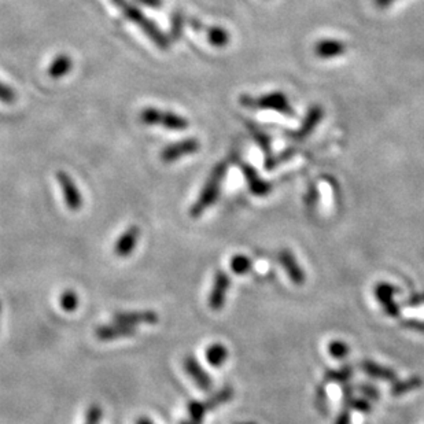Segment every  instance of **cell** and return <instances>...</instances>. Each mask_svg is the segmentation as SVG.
Listing matches in <instances>:
<instances>
[{"label": "cell", "instance_id": "18", "mask_svg": "<svg viewBox=\"0 0 424 424\" xmlns=\"http://www.w3.org/2000/svg\"><path fill=\"white\" fill-rule=\"evenodd\" d=\"M73 69V61L69 55L66 54H61L58 55L51 65L48 66V76L51 79H62L66 74H69V72Z\"/></svg>", "mask_w": 424, "mask_h": 424}, {"label": "cell", "instance_id": "26", "mask_svg": "<svg viewBox=\"0 0 424 424\" xmlns=\"http://www.w3.org/2000/svg\"><path fill=\"white\" fill-rule=\"evenodd\" d=\"M79 303H80L79 296L73 290H65L60 297V305L65 312H69V313L74 312L79 308Z\"/></svg>", "mask_w": 424, "mask_h": 424}, {"label": "cell", "instance_id": "4", "mask_svg": "<svg viewBox=\"0 0 424 424\" xmlns=\"http://www.w3.org/2000/svg\"><path fill=\"white\" fill-rule=\"evenodd\" d=\"M139 117L140 121L146 125H160L169 130H184L190 125L189 120L183 116H179L172 111H162L154 107L145 108Z\"/></svg>", "mask_w": 424, "mask_h": 424}, {"label": "cell", "instance_id": "21", "mask_svg": "<svg viewBox=\"0 0 424 424\" xmlns=\"http://www.w3.org/2000/svg\"><path fill=\"white\" fill-rule=\"evenodd\" d=\"M187 411H189V419L183 420L182 424H202L206 412H209L205 401H190Z\"/></svg>", "mask_w": 424, "mask_h": 424}, {"label": "cell", "instance_id": "22", "mask_svg": "<svg viewBox=\"0 0 424 424\" xmlns=\"http://www.w3.org/2000/svg\"><path fill=\"white\" fill-rule=\"evenodd\" d=\"M233 398V389L231 386H227L221 390H218L217 393H214L213 396H211L208 400H205V405L208 408V411H212L218 408L220 405L223 403H228Z\"/></svg>", "mask_w": 424, "mask_h": 424}, {"label": "cell", "instance_id": "23", "mask_svg": "<svg viewBox=\"0 0 424 424\" xmlns=\"http://www.w3.org/2000/svg\"><path fill=\"white\" fill-rule=\"evenodd\" d=\"M230 267L235 275H246L253 268V261L247 255H236L231 258Z\"/></svg>", "mask_w": 424, "mask_h": 424}, {"label": "cell", "instance_id": "11", "mask_svg": "<svg viewBox=\"0 0 424 424\" xmlns=\"http://www.w3.org/2000/svg\"><path fill=\"white\" fill-rule=\"evenodd\" d=\"M113 320L120 324L136 327L140 324H157L158 315L154 311H132V312H117Z\"/></svg>", "mask_w": 424, "mask_h": 424}, {"label": "cell", "instance_id": "19", "mask_svg": "<svg viewBox=\"0 0 424 424\" xmlns=\"http://www.w3.org/2000/svg\"><path fill=\"white\" fill-rule=\"evenodd\" d=\"M228 355H230L228 349L223 343H213L205 352L206 361L216 368L225 364V361L228 359Z\"/></svg>", "mask_w": 424, "mask_h": 424}, {"label": "cell", "instance_id": "36", "mask_svg": "<svg viewBox=\"0 0 424 424\" xmlns=\"http://www.w3.org/2000/svg\"><path fill=\"white\" fill-rule=\"evenodd\" d=\"M394 1H397V0H375L376 6H378V7H381V9H386V7L391 6Z\"/></svg>", "mask_w": 424, "mask_h": 424}, {"label": "cell", "instance_id": "17", "mask_svg": "<svg viewBox=\"0 0 424 424\" xmlns=\"http://www.w3.org/2000/svg\"><path fill=\"white\" fill-rule=\"evenodd\" d=\"M323 114H324V111H323L321 107H311V110L308 111V116L305 117V120H303V123L301 124L299 129H298L296 133H293V138H294V139H298V140H301V139L309 136V135L313 132V129L318 127V123L321 121Z\"/></svg>", "mask_w": 424, "mask_h": 424}, {"label": "cell", "instance_id": "34", "mask_svg": "<svg viewBox=\"0 0 424 424\" xmlns=\"http://www.w3.org/2000/svg\"><path fill=\"white\" fill-rule=\"evenodd\" d=\"M136 1L150 9H160L162 6V0H136Z\"/></svg>", "mask_w": 424, "mask_h": 424}, {"label": "cell", "instance_id": "1", "mask_svg": "<svg viewBox=\"0 0 424 424\" xmlns=\"http://www.w3.org/2000/svg\"><path fill=\"white\" fill-rule=\"evenodd\" d=\"M111 1L123 11V14L127 17L129 21L133 22L136 26H139L145 32V35L157 47H160L162 50H167L169 47V40L164 35V32L154 22L151 21L149 17H146L136 6L130 4L127 0H111Z\"/></svg>", "mask_w": 424, "mask_h": 424}, {"label": "cell", "instance_id": "32", "mask_svg": "<svg viewBox=\"0 0 424 424\" xmlns=\"http://www.w3.org/2000/svg\"><path fill=\"white\" fill-rule=\"evenodd\" d=\"M361 393H364L368 398H372V400H378L379 398V391L376 387L371 386V384H361L359 387Z\"/></svg>", "mask_w": 424, "mask_h": 424}, {"label": "cell", "instance_id": "28", "mask_svg": "<svg viewBox=\"0 0 424 424\" xmlns=\"http://www.w3.org/2000/svg\"><path fill=\"white\" fill-rule=\"evenodd\" d=\"M102 408L96 403L91 405L85 413V424H99L102 420Z\"/></svg>", "mask_w": 424, "mask_h": 424}, {"label": "cell", "instance_id": "5", "mask_svg": "<svg viewBox=\"0 0 424 424\" xmlns=\"http://www.w3.org/2000/svg\"><path fill=\"white\" fill-rule=\"evenodd\" d=\"M57 180L61 187L67 209L72 212H79L83 206V196H82V192L79 190L77 184L74 183V180L64 170H60L57 173Z\"/></svg>", "mask_w": 424, "mask_h": 424}, {"label": "cell", "instance_id": "16", "mask_svg": "<svg viewBox=\"0 0 424 424\" xmlns=\"http://www.w3.org/2000/svg\"><path fill=\"white\" fill-rule=\"evenodd\" d=\"M360 367L361 369L364 371V374H367L368 376H371L374 379H381V381L391 383L396 382V379H397V374L393 369L386 368L375 361L364 360L361 362Z\"/></svg>", "mask_w": 424, "mask_h": 424}, {"label": "cell", "instance_id": "13", "mask_svg": "<svg viewBox=\"0 0 424 424\" xmlns=\"http://www.w3.org/2000/svg\"><path fill=\"white\" fill-rule=\"evenodd\" d=\"M139 236H140L139 227L130 225L129 228H127V231L117 239V242L114 245V255L121 257V258L132 255L138 245Z\"/></svg>", "mask_w": 424, "mask_h": 424}, {"label": "cell", "instance_id": "10", "mask_svg": "<svg viewBox=\"0 0 424 424\" xmlns=\"http://www.w3.org/2000/svg\"><path fill=\"white\" fill-rule=\"evenodd\" d=\"M183 367L184 371L189 374L191 378L192 382L195 383L199 389L202 390H211L213 386L212 378L211 375L203 369V367L199 364L194 356H186L183 360Z\"/></svg>", "mask_w": 424, "mask_h": 424}, {"label": "cell", "instance_id": "38", "mask_svg": "<svg viewBox=\"0 0 424 424\" xmlns=\"http://www.w3.org/2000/svg\"><path fill=\"white\" fill-rule=\"evenodd\" d=\"M236 424H255V423H252V422H242V423H236Z\"/></svg>", "mask_w": 424, "mask_h": 424}, {"label": "cell", "instance_id": "39", "mask_svg": "<svg viewBox=\"0 0 424 424\" xmlns=\"http://www.w3.org/2000/svg\"><path fill=\"white\" fill-rule=\"evenodd\" d=\"M0 320H1V302H0Z\"/></svg>", "mask_w": 424, "mask_h": 424}, {"label": "cell", "instance_id": "30", "mask_svg": "<svg viewBox=\"0 0 424 424\" xmlns=\"http://www.w3.org/2000/svg\"><path fill=\"white\" fill-rule=\"evenodd\" d=\"M17 101V94L16 91L0 82V102L3 104H14Z\"/></svg>", "mask_w": 424, "mask_h": 424}, {"label": "cell", "instance_id": "8", "mask_svg": "<svg viewBox=\"0 0 424 424\" xmlns=\"http://www.w3.org/2000/svg\"><path fill=\"white\" fill-rule=\"evenodd\" d=\"M136 334V327H130L125 324L120 323H113V324H104L99 325L95 330V337L102 342H111V340H123V338H129Z\"/></svg>", "mask_w": 424, "mask_h": 424}, {"label": "cell", "instance_id": "7", "mask_svg": "<svg viewBox=\"0 0 424 424\" xmlns=\"http://www.w3.org/2000/svg\"><path fill=\"white\" fill-rule=\"evenodd\" d=\"M231 287V277L224 272V271H218L214 275V280H213L212 291L209 296V306L212 311H221L224 308L225 303V298H227V291Z\"/></svg>", "mask_w": 424, "mask_h": 424}, {"label": "cell", "instance_id": "20", "mask_svg": "<svg viewBox=\"0 0 424 424\" xmlns=\"http://www.w3.org/2000/svg\"><path fill=\"white\" fill-rule=\"evenodd\" d=\"M206 38L213 47H218V48L228 45L231 40V35L221 26H209L206 29Z\"/></svg>", "mask_w": 424, "mask_h": 424}, {"label": "cell", "instance_id": "25", "mask_svg": "<svg viewBox=\"0 0 424 424\" xmlns=\"http://www.w3.org/2000/svg\"><path fill=\"white\" fill-rule=\"evenodd\" d=\"M353 376V368L350 365H345L340 369H331L325 374V381L331 383H346Z\"/></svg>", "mask_w": 424, "mask_h": 424}, {"label": "cell", "instance_id": "29", "mask_svg": "<svg viewBox=\"0 0 424 424\" xmlns=\"http://www.w3.org/2000/svg\"><path fill=\"white\" fill-rule=\"evenodd\" d=\"M183 26H184V18L180 13H174L172 16V21H170V33L174 39H179L180 35H182V30H183Z\"/></svg>", "mask_w": 424, "mask_h": 424}, {"label": "cell", "instance_id": "31", "mask_svg": "<svg viewBox=\"0 0 424 424\" xmlns=\"http://www.w3.org/2000/svg\"><path fill=\"white\" fill-rule=\"evenodd\" d=\"M346 403H347L349 408L360 411V412H369V409H371V405L367 403L365 400H361V398L350 397L349 400H346Z\"/></svg>", "mask_w": 424, "mask_h": 424}, {"label": "cell", "instance_id": "2", "mask_svg": "<svg viewBox=\"0 0 424 424\" xmlns=\"http://www.w3.org/2000/svg\"><path fill=\"white\" fill-rule=\"evenodd\" d=\"M227 169H228V164L220 162L214 169H213L206 184L203 186L202 191L199 198L194 202V205L190 209V214L194 218H198L203 212H206L209 208H212L213 203L217 201L218 195H220V190H221V184L223 180L227 174Z\"/></svg>", "mask_w": 424, "mask_h": 424}, {"label": "cell", "instance_id": "24", "mask_svg": "<svg viewBox=\"0 0 424 424\" xmlns=\"http://www.w3.org/2000/svg\"><path fill=\"white\" fill-rule=\"evenodd\" d=\"M422 384H423L422 379H420V378H416V376L409 378V379L403 381V382H394L393 387H391V396H394V397H400V396L406 394V393H409V391H412V390L419 389Z\"/></svg>", "mask_w": 424, "mask_h": 424}, {"label": "cell", "instance_id": "37", "mask_svg": "<svg viewBox=\"0 0 424 424\" xmlns=\"http://www.w3.org/2000/svg\"><path fill=\"white\" fill-rule=\"evenodd\" d=\"M136 424H154L151 420H150L149 418H140V419H138L136 420Z\"/></svg>", "mask_w": 424, "mask_h": 424}, {"label": "cell", "instance_id": "6", "mask_svg": "<svg viewBox=\"0 0 424 424\" xmlns=\"http://www.w3.org/2000/svg\"><path fill=\"white\" fill-rule=\"evenodd\" d=\"M199 149H201L199 140L194 139V138H189V139H184L182 142H177V143L167 146L165 149L161 151L160 158L165 164H172V162H174L180 158H184V157H189V155L198 152Z\"/></svg>", "mask_w": 424, "mask_h": 424}, {"label": "cell", "instance_id": "12", "mask_svg": "<svg viewBox=\"0 0 424 424\" xmlns=\"http://www.w3.org/2000/svg\"><path fill=\"white\" fill-rule=\"evenodd\" d=\"M277 260H279V264L286 269L287 275L294 284L302 286L305 283V274H303L302 268L299 267L297 258L294 257V255L290 250L284 249V250L279 252Z\"/></svg>", "mask_w": 424, "mask_h": 424}, {"label": "cell", "instance_id": "35", "mask_svg": "<svg viewBox=\"0 0 424 424\" xmlns=\"http://www.w3.org/2000/svg\"><path fill=\"white\" fill-rule=\"evenodd\" d=\"M335 424H350V415L347 411L342 412L340 415V418L337 419V423Z\"/></svg>", "mask_w": 424, "mask_h": 424}, {"label": "cell", "instance_id": "9", "mask_svg": "<svg viewBox=\"0 0 424 424\" xmlns=\"http://www.w3.org/2000/svg\"><path fill=\"white\" fill-rule=\"evenodd\" d=\"M398 290L389 284V283H379L376 287H375V296L376 299L381 302L384 312L390 316V318H398L400 316V306L397 305L396 302V293Z\"/></svg>", "mask_w": 424, "mask_h": 424}, {"label": "cell", "instance_id": "27", "mask_svg": "<svg viewBox=\"0 0 424 424\" xmlns=\"http://www.w3.org/2000/svg\"><path fill=\"white\" fill-rule=\"evenodd\" d=\"M350 349L347 346V343H345L343 340H333L330 345H328V353L334 357V359H338L342 360L345 359L347 355H349Z\"/></svg>", "mask_w": 424, "mask_h": 424}, {"label": "cell", "instance_id": "33", "mask_svg": "<svg viewBox=\"0 0 424 424\" xmlns=\"http://www.w3.org/2000/svg\"><path fill=\"white\" fill-rule=\"evenodd\" d=\"M403 325L406 328H412L415 331H420L424 333V321H419V320H406L403 321Z\"/></svg>", "mask_w": 424, "mask_h": 424}, {"label": "cell", "instance_id": "15", "mask_svg": "<svg viewBox=\"0 0 424 424\" xmlns=\"http://www.w3.org/2000/svg\"><path fill=\"white\" fill-rule=\"evenodd\" d=\"M242 169H243L245 177L247 180L249 189H250V191L255 194V196H265V195H268L271 192L272 184L268 183V182H265V180H262L258 176L257 170L253 167L242 164Z\"/></svg>", "mask_w": 424, "mask_h": 424}, {"label": "cell", "instance_id": "14", "mask_svg": "<svg viewBox=\"0 0 424 424\" xmlns=\"http://www.w3.org/2000/svg\"><path fill=\"white\" fill-rule=\"evenodd\" d=\"M346 44L335 39H323L315 45V55L321 60L342 57L346 52Z\"/></svg>", "mask_w": 424, "mask_h": 424}, {"label": "cell", "instance_id": "3", "mask_svg": "<svg viewBox=\"0 0 424 424\" xmlns=\"http://www.w3.org/2000/svg\"><path fill=\"white\" fill-rule=\"evenodd\" d=\"M240 104L247 108L272 110L286 116H294V110L283 92H271L257 99L249 95H243L240 98Z\"/></svg>", "mask_w": 424, "mask_h": 424}]
</instances>
